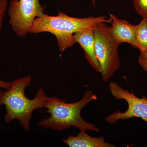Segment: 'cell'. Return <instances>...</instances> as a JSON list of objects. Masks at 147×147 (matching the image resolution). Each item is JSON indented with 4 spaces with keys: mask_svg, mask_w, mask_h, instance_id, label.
<instances>
[{
    "mask_svg": "<svg viewBox=\"0 0 147 147\" xmlns=\"http://www.w3.org/2000/svg\"><path fill=\"white\" fill-rule=\"evenodd\" d=\"M110 18L106 16L78 18L71 17L59 11L57 16H51L43 13L35 19L29 33L49 32L56 37L59 51L61 54L76 44L74 35L76 32L87 29H94L101 23H112Z\"/></svg>",
    "mask_w": 147,
    "mask_h": 147,
    "instance_id": "obj_1",
    "label": "cell"
},
{
    "mask_svg": "<svg viewBox=\"0 0 147 147\" xmlns=\"http://www.w3.org/2000/svg\"><path fill=\"white\" fill-rule=\"evenodd\" d=\"M31 82L30 76H25L11 82L9 89L0 90V106H5V123L17 120L27 131L30 129V121L34 111L45 108L47 97L41 88L33 99L28 98L25 95V89Z\"/></svg>",
    "mask_w": 147,
    "mask_h": 147,
    "instance_id": "obj_2",
    "label": "cell"
},
{
    "mask_svg": "<svg viewBox=\"0 0 147 147\" xmlns=\"http://www.w3.org/2000/svg\"><path fill=\"white\" fill-rule=\"evenodd\" d=\"M97 100L96 96L90 90L85 91L82 99L73 103H67L57 97H47L45 108L50 116L41 119L38 124L44 128L58 131L74 127L80 130L99 132L100 130L96 125L84 120L81 116L83 108L90 102Z\"/></svg>",
    "mask_w": 147,
    "mask_h": 147,
    "instance_id": "obj_3",
    "label": "cell"
},
{
    "mask_svg": "<svg viewBox=\"0 0 147 147\" xmlns=\"http://www.w3.org/2000/svg\"><path fill=\"white\" fill-rule=\"evenodd\" d=\"M105 23L96 25L94 32L96 56L102 80L107 82L120 67L118 53L120 45L110 34L109 27Z\"/></svg>",
    "mask_w": 147,
    "mask_h": 147,
    "instance_id": "obj_4",
    "label": "cell"
},
{
    "mask_svg": "<svg viewBox=\"0 0 147 147\" xmlns=\"http://www.w3.org/2000/svg\"><path fill=\"white\" fill-rule=\"evenodd\" d=\"M9 24L15 34L25 37L35 19L44 13L39 0H11L7 7Z\"/></svg>",
    "mask_w": 147,
    "mask_h": 147,
    "instance_id": "obj_5",
    "label": "cell"
},
{
    "mask_svg": "<svg viewBox=\"0 0 147 147\" xmlns=\"http://www.w3.org/2000/svg\"><path fill=\"white\" fill-rule=\"evenodd\" d=\"M108 88L112 95L117 100H124L128 104V108L125 112L117 111L112 113L105 118L108 123L113 124L117 121L125 120L134 117L141 118L147 123V98L142 96L139 98L131 92L124 89L115 82H110Z\"/></svg>",
    "mask_w": 147,
    "mask_h": 147,
    "instance_id": "obj_6",
    "label": "cell"
},
{
    "mask_svg": "<svg viewBox=\"0 0 147 147\" xmlns=\"http://www.w3.org/2000/svg\"><path fill=\"white\" fill-rule=\"evenodd\" d=\"M112 26L109 27L110 34L119 44L127 42L137 48L135 37V26L125 20L120 19L110 13Z\"/></svg>",
    "mask_w": 147,
    "mask_h": 147,
    "instance_id": "obj_7",
    "label": "cell"
},
{
    "mask_svg": "<svg viewBox=\"0 0 147 147\" xmlns=\"http://www.w3.org/2000/svg\"><path fill=\"white\" fill-rule=\"evenodd\" d=\"M76 43L84 50L86 59L93 68L100 73V67L95 52L94 29H87L76 32L74 35Z\"/></svg>",
    "mask_w": 147,
    "mask_h": 147,
    "instance_id": "obj_8",
    "label": "cell"
},
{
    "mask_svg": "<svg viewBox=\"0 0 147 147\" xmlns=\"http://www.w3.org/2000/svg\"><path fill=\"white\" fill-rule=\"evenodd\" d=\"M64 143L70 147H114L115 145L105 142L102 136L92 137L86 131L81 130L76 136L69 135L63 140Z\"/></svg>",
    "mask_w": 147,
    "mask_h": 147,
    "instance_id": "obj_9",
    "label": "cell"
},
{
    "mask_svg": "<svg viewBox=\"0 0 147 147\" xmlns=\"http://www.w3.org/2000/svg\"><path fill=\"white\" fill-rule=\"evenodd\" d=\"M135 37L137 48L140 53L147 51V18H143L135 26Z\"/></svg>",
    "mask_w": 147,
    "mask_h": 147,
    "instance_id": "obj_10",
    "label": "cell"
},
{
    "mask_svg": "<svg viewBox=\"0 0 147 147\" xmlns=\"http://www.w3.org/2000/svg\"><path fill=\"white\" fill-rule=\"evenodd\" d=\"M133 5L138 14L147 18V0H133Z\"/></svg>",
    "mask_w": 147,
    "mask_h": 147,
    "instance_id": "obj_11",
    "label": "cell"
},
{
    "mask_svg": "<svg viewBox=\"0 0 147 147\" xmlns=\"http://www.w3.org/2000/svg\"><path fill=\"white\" fill-rule=\"evenodd\" d=\"M138 62L143 69L147 72V51L140 53L138 59Z\"/></svg>",
    "mask_w": 147,
    "mask_h": 147,
    "instance_id": "obj_12",
    "label": "cell"
},
{
    "mask_svg": "<svg viewBox=\"0 0 147 147\" xmlns=\"http://www.w3.org/2000/svg\"><path fill=\"white\" fill-rule=\"evenodd\" d=\"M8 7V0H0V14H5Z\"/></svg>",
    "mask_w": 147,
    "mask_h": 147,
    "instance_id": "obj_13",
    "label": "cell"
},
{
    "mask_svg": "<svg viewBox=\"0 0 147 147\" xmlns=\"http://www.w3.org/2000/svg\"><path fill=\"white\" fill-rule=\"evenodd\" d=\"M11 85V82H5L0 79V88L8 90L10 88Z\"/></svg>",
    "mask_w": 147,
    "mask_h": 147,
    "instance_id": "obj_14",
    "label": "cell"
},
{
    "mask_svg": "<svg viewBox=\"0 0 147 147\" xmlns=\"http://www.w3.org/2000/svg\"><path fill=\"white\" fill-rule=\"evenodd\" d=\"M4 16L5 14H0V32H1L2 27L3 21Z\"/></svg>",
    "mask_w": 147,
    "mask_h": 147,
    "instance_id": "obj_15",
    "label": "cell"
},
{
    "mask_svg": "<svg viewBox=\"0 0 147 147\" xmlns=\"http://www.w3.org/2000/svg\"><path fill=\"white\" fill-rule=\"evenodd\" d=\"M92 1L93 2L94 4L95 1V0H92Z\"/></svg>",
    "mask_w": 147,
    "mask_h": 147,
    "instance_id": "obj_16",
    "label": "cell"
}]
</instances>
